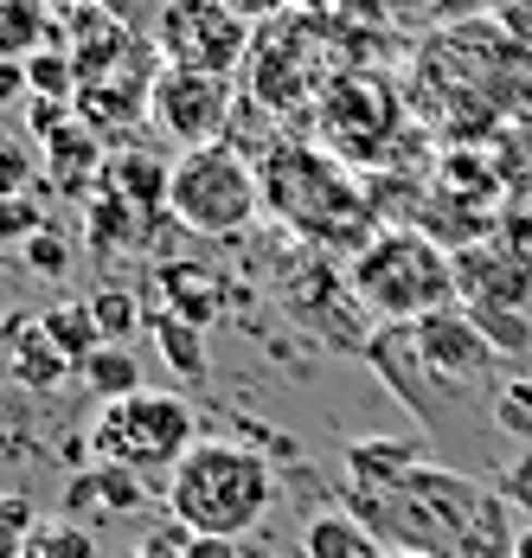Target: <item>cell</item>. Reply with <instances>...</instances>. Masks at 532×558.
I'll return each instance as SVG.
<instances>
[{"label": "cell", "mask_w": 532, "mask_h": 558, "mask_svg": "<svg viewBox=\"0 0 532 558\" xmlns=\"http://www.w3.org/2000/svg\"><path fill=\"white\" fill-rule=\"evenodd\" d=\"M52 0H0V64H26L52 46Z\"/></svg>", "instance_id": "cell-12"}, {"label": "cell", "mask_w": 532, "mask_h": 558, "mask_svg": "<svg viewBox=\"0 0 532 558\" xmlns=\"http://www.w3.org/2000/svg\"><path fill=\"white\" fill-rule=\"evenodd\" d=\"M475 315L481 340L500 353V360H527L532 353V315L527 308H469Z\"/></svg>", "instance_id": "cell-19"}, {"label": "cell", "mask_w": 532, "mask_h": 558, "mask_svg": "<svg viewBox=\"0 0 532 558\" xmlns=\"http://www.w3.org/2000/svg\"><path fill=\"white\" fill-rule=\"evenodd\" d=\"M84 386L97 391L104 404H116V398H135V391H142V366H135V353L104 347V353H90V360H84Z\"/></svg>", "instance_id": "cell-18"}, {"label": "cell", "mask_w": 532, "mask_h": 558, "mask_svg": "<svg viewBox=\"0 0 532 558\" xmlns=\"http://www.w3.org/2000/svg\"><path fill=\"white\" fill-rule=\"evenodd\" d=\"M167 180H173V168H160L155 155H116L109 161V193L129 199L142 219L148 213H167Z\"/></svg>", "instance_id": "cell-14"}, {"label": "cell", "mask_w": 532, "mask_h": 558, "mask_svg": "<svg viewBox=\"0 0 532 558\" xmlns=\"http://www.w3.org/2000/svg\"><path fill=\"white\" fill-rule=\"evenodd\" d=\"M264 7H276V0H231V13H244V20H251V13H264Z\"/></svg>", "instance_id": "cell-34"}, {"label": "cell", "mask_w": 532, "mask_h": 558, "mask_svg": "<svg viewBox=\"0 0 532 558\" xmlns=\"http://www.w3.org/2000/svg\"><path fill=\"white\" fill-rule=\"evenodd\" d=\"M20 251H26V270L46 277V282H58L64 270H71V244H64V231H52V225H46L39 238H26Z\"/></svg>", "instance_id": "cell-27"}, {"label": "cell", "mask_w": 532, "mask_h": 558, "mask_svg": "<svg viewBox=\"0 0 532 558\" xmlns=\"http://www.w3.org/2000/svg\"><path fill=\"white\" fill-rule=\"evenodd\" d=\"M104 168V148H97V135H84V122H64L52 142H46V173H52L64 193H84L90 180Z\"/></svg>", "instance_id": "cell-13"}, {"label": "cell", "mask_w": 532, "mask_h": 558, "mask_svg": "<svg viewBox=\"0 0 532 558\" xmlns=\"http://www.w3.org/2000/svg\"><path fill=\"white\" fill-rule=\"evenodd\" d=\"M71 373H77V366H71V360L52 347V335H46V315H33V308L0 315V379H7L13 391L52 398Z\"/></svg>", "instance_id": "cell-9"}, {"label": "cell", "mask_w": 532, "mask_h": 558, "mask_svg": "<svg viewBox=\"0 0 532 558\" xmlns=\"http://www.w3.org/2000/svg\"><path fill=\"white\" fill-rule=\"evenodd\" d=\"M302 558H385V546L366 520H353L347 507H327L302 526Z\"/></svg>", "instance_id": "cell-11"}, {"label": "cell", "mask_w": 532, "mask_h": 558, "mask_svg": "<svg viewBox=\"0 0 532 558\" xmlns=\"http://www.w3.org/2000/svg\"><path fill=\"white\" fill-rule=\"evenodd\" d=\"M449 264H456V302H462V308H527L532 302V277L494 244V238L456 251Z\"/></svg>", "instance_id": "cell-10"}, {"label": "cell", "mask_w": 532, "mask_h": 558, "mask_svg": "<svg viewBox=\"0 0 532 558\" xmlns=\"http://www.w3.org/2000/svg\"><path fill=\"white\" fill-rule=\"evenodd\" d=\"M487 411H494V430L513 437V444H532V379H500L487 391Z\"/></svg>", "instance_id": "cell-21"}, {"label": "cell", "mask_w": 532, "mask_h": 558, "mask_svg": "<svg viewBox=\"0 0 532 558\" xmlns=\"http://www.w3.org/2000/svg\"><path fill=\"white\" fill-rule=\"evenodd\" d=\"M148 116L167 142H180L186 155L193 148H213L225 142V116H231V84L213 71H186V64H160L155 90H148Z\"/></svg>", "instance_id": "cell-6"}, {"label": "cell", "mask_w": 532, "mask_h": 558, "mask_svg": "<svg viewBox=\"0 0 532 558\" xmlns=\"http://www.w3.org/2000/svg\"><path fill=\"white\" fill-rule=\"evenodd\" d=\"M46 335H52V347L84 373V360L90 353H104L109 340L104 328H97V315H90V302H58V308H46Z\"/></svg>", "instance_id": "cell-17"}, {"label": "cell", "mask_w": 532, "mask_h": 558, "mask_svg": "<svg viewBox=\"0 0 532 558\" xmlns=\"http://www.w3.org/2000/svg\"><path fill=\"white\" fill-rule=\"evenodd\" d=\"M186 558H244L238 539H213V533H186Z\"/></svg>", "instance_id": "cell-30"}, {"label": "cell", "mask_w": 532, "mask_h": 558, "mask_svg": "<svg viewBox=\"0 0 532 558\" xmlns=\"http://www.w3.org/2000/svg\"><path fill=\"white\" fill-rule=\"evenodd\" d=\"M411 340H418V360H424V379L449 404L456 398H469V391H481V379L494 373V347L481 340L475 315L469 308H443V315H424V322H411Z\"/></svg>", "instance_id": "cell-8"}, {"label": "cell", "mask_w": 532, "mask_h": 558, "mask_svg": "<svg viewBox=\"0 0 532 558\" xmlns=\"http://www.w3.org/2000/svg\"><path fill=\"white\" fill-rule=\"evenodd\" d=\"M513 558H532V520H520V539H513Z\"/></svg>", "instance_id": "cell-33"}, {"label": "cell", "mask_w": 532, "mask_h": 558, "mask_svg": "<svg viewBox=\"0 0 532 558\" xmlns=\"http://www.w3.org/2000/svg\"><path fill=\"white\" fill-rule=\"evenodd\" d=\"M494 244H500V251H507V257H513V264L532 277V199H520V206H507V213H500V225H494Z\"/></svg>", "instance_id": "cell-26"}, {"label": "cell", "mask_w": 532, "mask_h": 558, "mask_svg": "<svg viewBox=\"0 0 532 558\" xmlns=\"http://www.w3.org/2000/svg\"><path fill=\"white\" fill-rule=\"evenodd\" d=\"M160 302H167V315H180V322H193V328H206L218 315L213 277H206L200 264H167V270H160Z\"/></svg>", "instance_id": "cell-16"}, {"label": "cell", "mask_w": 532, "mask_h": 558, "mask_svg": "<svg viewBox=\"0 0 532 558\" xmlns=\"http://www.w3.org/2000/svg\"><path fill=\"white\" fill-rule=\"evenodd\" d=\"M26 97V64H0V110Z\"/></svg>", "instance_id": "cell-32"}, {"label": "cell", "mask_w": 532, "mask_h": 558, "mask_svg": "<svg viewBox=\"0 0 532 558\" xmlns=\"http://www.w3.org/2000/svg\"><path fill=\"white\" fill-rule=\"evenodd\" d=\"M193 444H200V417L180 391L142 386L135 398H116L90 417V456L129 475H173Z\"/></svg>", "instance_id": "cell-4"}, {"label": "cell", "mask_w": 532, "mask_h": 558, "mask_svg": "<svg viewBox=\"0 0 532 558\" xmlns=\"http://www.w3.org/2000/svg\"><path fill=\"white\" fill-rule=\"evenodd\" d=\"M155 46L167 64L225 77L244 58V13H231L225 0H173L155 26Z\"/></svg>", "instance_id": "cell-7"}, {"label": "cell", "mask_w": 532, "mask_h": 558, "mask_svg": "<svg viewBox=\"0 0 532 558\" xmlns=\"http://www.w3.org/2000/svg\"><path fill=\"white\" fill-rule=\"evenodd\" d=\"M494 495L513 507L520 520H532V449H520V456H513V462L494 475Z\"/></svg>", "instance_id": "cell-29"}, {"label": "cell", "mask_w": 532, "mask_h": 558, "mask_svg": "<svg viewBox=\"0 0 532 558\" xmlns=\"http://www.w3.org/2000/svg\"><path fill=\"white\" fill-rule=\"evenodd\" d=\"M77 84H84V71H77L64 52H52V46L26 58V97H39V104H64Z\"/></svg>", "instance_id": "cell-20"}, {"label": "cell", "mask_w": 532, "mask_h": 558, "mask_svg": "<svg viewBox=\"0 0 532 558\" xmlns=\"http://www.w3.org/2000/svg\"><path fill=\"white\" fill-rule=\"evenodd\" d=\"M167 507L180 533H213V539L257 533L264 513L276 507V469L251 444L200 437L186 449V462L167 475Z\"/></svg>", "instance_id": "cell-2"}, {"label": "cell", "mask_w": 532, "mask_h": 558, "mask_svg": "<svg viewBox=\"0 0 532 558\" xmlns=\"http://www.w3.org/2000/svg\"><path fill=\"white\" fill-rule=\"evenodd\" d=\"M148 328H155V347H160V360H167V373L186 379V386H200L206 379V328H193V322H180L167 308L148 315Z\"/></svg>", "instance_id": "cell-15"}, {"label": "cell", "mask_w": 532, "mask_h": 558, "mask_svg": "<svg viewBox=\"0 0 532 558\" xmlns=\"http://www.w3.org/2000/svg\"><path fill=\"white\" fill-rule=\"evenodd\" d=\"M90 488H97V513H135V507L148 501V482L142 475H129V469H90Z\"/></svg>", "instance_id": "cell-24"}, {"label": "cell", "mask_w": 532, "mask_h": 558, "mask_svg": "<svg viewBox=\"0 0 532 558\" xmlns=\"http://www.w3.org/2000/svg\"><path fill=\"white\" fill-rule=\"evenodd\" d=\"M129 558H186V539H180V526L173 533H155V539H142Z\"/></svg>", "instance_id": "cell-31"}, {"label": "cell", "mask_w": 532, "mask_h": 558, "mask_svg": "<svg viewBox=\"0 0 532 558\" xmlns=\"http://www.w3.org/2000/svg\"><path fill=\"white\" fill-rule=\"evenodd\" d=\"M26 558H39V553H26Z\"/></svg>", "instance_id": "cell-36"}, {"label": "cell", "mask_w": 532, "mask_h": 558, "mask_svg": "<svg viewBox=\"0 0 532 558\" xmlns=\"http://www.w3.org/2000/svg\"><path fill=\"white\" fill-rule=\"evenodd\" d=\"M264 206V186H257V168L238 155V148H193L173 161V180H167V219L180 231H200V238H238L244 225L257 219Z\"/></svg>", "instance_id": "cell-5"}, {"label": "cell", "mask_w": 532, "mask_h": 558, "mask_svg": "<svg viewBox=\"0 0 532 558\" xmlns=\"http://www.w3.org/2000/svg\"><path fill=\"white\" fill-rule=\"evenodd\" d=\"M90 315H97V328H104L109 347H122V340L148 322V302L129 295V289H97V295H90Z\"/></svg>", "instance_id": "cell-22"}, {"label": "cell", "mask_w": 532, "mask_h": 558, "mask_svg": "<svg viewBox=\"0 0 532 558\" xmlns=\"http://www.w3.org/2000/svg\"><path fill=\"white\" fill-rule=\"evenodd\" d=\"M385 558H418V553H385Z\"/></svg>", "instance_id": "cell-35"}, {"label": "cell", "mask_w": 532, "mask_h": 558, "mask_svg": "<svg viewBox=\"0 0 532 558\" xmlns=\"http://www.w3.org/2000/svg\"><path fill=\"white\" fill-rule=\"evenodd\" d=\"M347 289L378 322H424V315H443V308H462L456 302V264L424 231H378V238H366L353 270H347Z\"/></svg>", "instance_id": "cell-3"}, {"label": "cell", "mask_w": 532, "mask_h": 558, "mask_svg": "<svg viewBox=\"0 0 532 558\" xmlns=\"http://www.w3.org/2000/svg\"><path fill=\"white\" fill-rule=\"evenodd\" d=\"M39 231H46V219H39L33 193H0V244H26Z\"/></svg>", "instance_id": "cell-28"}, {"label": "cell", "mask_w": 532, "mask_h": 558, "mask_svg": "<svg viewBox=\"0 0 532 558\" xmlns=\"http://www.w3.org/2000/svg\"><path fill=\"white\" fill-rule=\"evenodd\" d=\"M340 501L353 520H366L385 553L418 558H513L520 520L494 495V482H475L462 469H443L418 456L398 475H347Z\"/></svg>", "instance_id": "cell-1"}, {"label": "cell", "mask_w": 532, "mask_h": 558, "mask_svg": "<svg viewBox=\"0 0 532 558\" xmlns=\"http://www.w3.org/2000/svg\"><path fill=\"white\" fill-rule=\"evenodd\" d=\"M33 173H39V148L0 122V193H33Z\"/></svg>", "instance_id": "cell-23"}, {"label": "cell", "mask_w": 532, "mask_h": 558, "mask_svg": "<svg viewBox=\"0 0 532 558\" xmlns=\"http://www.w3.org/2000/svg\"><path fill=\"white\" fill-rule=\"evenodd\" d=\"M33 553L39 558H97V539L77 526V520H52L33 533Z\"/></svg>", "instance_id": "cell-25"}]
</instances>
